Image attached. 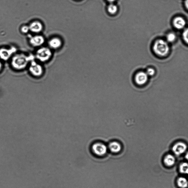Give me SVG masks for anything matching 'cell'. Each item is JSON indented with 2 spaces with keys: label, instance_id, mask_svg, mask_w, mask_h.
Instances as JSON below:
<instances>
[{
  "label": "cell",
  "instance_id": "ffe728a7",
  "mask_svg": "<svg viewBox=\"0 0 188 188\" xmlns=\"http://www.w3.org/2000/svg\"><path fill=\"white\" fill-rule=\"evenodd\" d=\"M183 36L185 42L188 43V28L185 30L183 32Z\"/></svg>",
  "mask_w": 188,
  "mask_h": 188
},
{
  "label": "cell",
  "instance_id": "7c38bea8",
  "mask_svg": "<svg viewBox=\"0 0 188 188\" xmlns=\"http://www.w3.org/2000/svg\"><path fill=\"white\" fill-rule=\"evenodd\" d=\"M108 148L111 152L113 153H117L121 151L122 146L118 142H113L109 144Z\"/></svg>",
  "mask_w": 188,
  "mask_h": 188
},
{
  "label": "cell",
  "instance_id": "cb8c5ba5",
  "mask_svg": "<svg viewBox=\"0 0 188 188\" xmlns=\"http://www.w3.org/2000/svg\"><path fill=\"white\" fill-rule=\"evenodd\" d=\"M116 0H107V1H108L109 2L111 3L113 2H114Z\"/></svg>",
  "mask_w": 188,
  "mask_h": 188
},
{
  "label": "cell",
  "instance_id": "9c48e42d",
  "mask_svg": "<svg viewBox=\"0 0 188 188\" xmlns=\"http://www.w3.org/2000/svg\"><path fill=\"white\" fill-rule=\"evenodd\" d=\"M148 80V75L146 73L140 72L136 74L135 78L136 84L139 85H143L145 84Z\"/></svg>",
  "mask_w": 188,
  "mask_h": 188
},
{
  "label": "cell",
  "instance_id": "5bb4252c",
  "mask_svg": "<svg viewBox=\"0 0 188 188\" xmlns=\"http://www.w3.org/2000/svg\"><path fill=\"white\" fill-rule=\"evenodd\" d=\"M173 24L177 29H181L185 27L186 22L183 18L177 17L173 21Z\"/></svg>",
  "mask_w": 188,
  "mask_h": 188
},
{
  "label": "cell",
  "instance_id": "7a4b0ae2",
  "mask_svg": "<svg viewBox=\"0 0 188 188\" xmlns=\"http://www.w3.org/2000/svg\"><path fill=\"white\" fill-rule=\"evenodd\" d=\"M52 55V51L49 47H42L37 50L35 56L39 61L44 63L49 61Z\"/></svg>",
  "mask_w": 188,
  "mask_h": 188
},
{
  "label": "cell",
  "instance_id": "7402d4cb",
  "mask_svg": "<svg viewBox=\"0 0 188 188\" xmlns=\"http://www.w3.org/2000/svg\"><path fill=\"white\" fill-rule=\"evenodd\" d=\"M185 5L187 9H188V0H186Z\"/></svg>",
  "mask_w": 188,
  "mask_h": 188
},
{
  "label": "cell",
  "instance_id": "d4e9b609",
  "mask_svg": "<svg viewBox=\"0 0 188 188\" xmlns=\"http://www.w3.org/2000/svg\"><path fill=\"white\" fill-rule=\"evenodd\" d=\"M2 68V64L1 62L0 61V71H1Z\"/></svg>",
  "mask_w": 188,
  "mask_h": 188
},
{
  "label": "cell",
  "instance_id": "3957f363",
  "mask_svg": "<svg viewBox=\"0 0 188 188\" xmlns=\"http://www.w3.org/2000/svg\"><path fill=\"white\" fill-rule=\"evenodd\" d=\"M153 49L157 54L161 56H164L168 53L169 47L168 43L165 41L160 40L155 43Z\"/></svg>",
  "mask_w": 188,
  "mask_h": 188
},
{
  "label": "cell",
  "instance_id": "4fadbf2b",
  "mask_svg": "<svg viewBox=\"0 0 188 188\" xmlns=\"http://www.w3.org/2000/svg\"><path fill=\"white\" fill-rule=\"evenodd\" d=\"M164 162L166 166L171 167L173 166L176 162V159L174 156L172 154H168L165 157Z\"/></svg>",
  "mask_w": 188,
  "mask_h": 188
},
{
  "label": "cell",
  "instance_id": "30bf717a",
  "mask_svg": "<svg viewBox=\"0 0 188 188\" xmlns=\"http://www.w3.org/2000/svg\"><path fill=\"white\" fill-rule=\"evenodd\" d=\"M29 27L30 31L34 34H38L42 32L43 30V25L38 21H35L30 24Z\"/></svg>",
  "mask_w": 188,
  "mask_h": 188
},
{
  "label": "cell",
  "instance_id": "9a60e30c",
  "mask_svg": "<svg viewBox=\"0 0 188 188\" xmlns=\"http://www.w3.org/2000/svg\"><path fill=\"white\" fill-rule=\"evenodd\" d=\"M177 185L181 188H186L188 187V181L184 177H179L177 180Z\"/></svg>",
  "mask_w": 188,
  "mask_h": 188
},
{
  "label": "cell",
  "instance_id": "277c9868",
  "mask_svg": "<svg viewBox=\"0 0 188 188\" xmlns=\"http://www.w3.org/2000/svg\"><path fill=\"white\" fill-rule=\"evenodd\" d=\"M29 70L32 75L36 77H39L42 75L43 72L42 66L33 60L30 63Z\"/></svg>",
  "mask_w": 188,
  "mask_h": 188
},
{
  "label": "cell",
  "instance_id": "2e32d148",
  "mask_svg": "<svg viewBox=\"0 0 188 188\" xmlns=\"http://www.w3.org/2000/svg\"><path fill=\"white\" fill-rule=\"evenodd\" d=\"M179 171L181 173L188 175V163H181L180 165Z\"/></svg>",
  "mask_w": 188,
  "mask_h": 188
},
{
  "label": "cell",
  "instance_id": "ba28073f",
  "mask_svg": "<svg viewBox=\"0 0 188 188\" xmlns=\"http://www.w3.org/2000/svg\"><path fill=\"white\" fill-rule=\"evenodd\" d=\"M29 42L31 45L34 47H40L45 42L44 37L41 35H36L30 37Z\"/></svg>",
  "mask_w": 188,
  "mask_h": 188
},
{
  "label": "cell",
  "instance_id": "52a82bcc",
  "mask_svg": "<svg viewBox=\"0 0 188 188\" xmlns=\"http://www.w3.org/2000/svg\"><path fill=\"white\" fill-rule=\"evenodd\" d=\"M187 149V144L183 142H179L173 146L172 150L175 155L180 156L184 154Z\"/></svg>",
  "mask_w": 188,
  "mask_h": 188
},
{
  "label": "cell",
  "instance_id": "603a6c76",
  "mask_svg": "<svg viewBox=\"0 0 188 188\" xmlns=\"http://www.w3.org/2000/svg\"><path fill=\"white\" fill-rule=\"evenodd\" d=\"M185 158L187 161H188V152H187L185 155Z\"/></svg>",
  "mask_w": 188,
  "mask_h": 188
},
{
  "label": "cell",
  "instance_id": "5b68a950",
  "mask_svg": "<svg viewBox=\"0 0 188 188\" xmlns=\"http://www.w3.org/2000/svg\"><path fill=\"white\" fill-rule=\"evenodd\" d=\"M17 49L12 46L9 48H2L0 49V58L4 61H7L16 54Z\"/></svg>",
  "mask_w": 188,
  "mask_h": 188
},
{
  "label": "cell",
  "instance_id": "8992f818",
  "mask_svg": "<svg viewBox=\"0 0 188 188\" xmlns=\"http://www.w3.org/2000/svg\"><path fill=\"white\" fill-rule=\"evenodd\" d=\"M92 148L93 153L96 155L100 157L105 155L108 149L106 146L101 142H97L94 144Z\"/></svg>",
  "mask_w": 188,
  "mask_h": 188
},
{
  "label": "cell",
  "instance_id": "8fae6325",
  "mask_svg": "<svg viewBox=\"0 0 188 188\" xmlns=\"http://www.w3.org/2000/svg\"><path fill=\"white\" fill-rule=\"evenodd\" d=\"M62 41L58 37H53L49 41L48 45L51 49H58L62 45Z\"/></svg>",
  "mask_w": 188,
  "mask_h": 188
},
{
  "label": "cell",
  "instance_id": "ac0fdd59",
  "mask_svg": "<svg viewBox=\"0 0 188 188\" xmlns=\"http://www.w3.org/2000/svg\"><path fill=\"white\" fill-rule=\"evenodd\" d=\"M176 38V36L174 33H169L167 36V41L169 42H172L174 41Z\"/></svg>",
  "mask_w": 188,
  "mask_h": 188
},
{
  "label": "cell",
  "instance_id": "e0dca14e",
  "mask_svg": "<svg viewBox=\"0 0 188 188\" xmlns=\"http://www.w3.org/2000/svg\"><path fill=\"white\" fill-rule=\"evenodd\" d=\"M118 11V7L116 6L111 4L108 6V11L111 14H114L117 13Z\"/></svg>",
  "mask_w": 188,
  "mask_h": 188
},
{
  "label": "cell",
  "instance_id": "6da1fadb",
  "mask_svg": "<svg viewBox=\"0 0 188 188\" xmlns=\"http://www.w3.org/2000/svg\"><path fill=\"white\" fill-rule=\"evenodd\" d=\"M34 59V57L32 55H27L23 53L15 54L12 57L11 65L14 69L22 70L25 69Z\"/></svg>",
  "mask_w": 188,
  "mask_h": 188
},
{
  "label": "cell",
  "instance_id": "d6986e66",
  "mask_svg": "<svg viewBox=\"0 0 188 188\" xmlns=\"http://www.w3.org/2000/svg\"><path fill=\"white\" fill-rule=\"evenodd\" d=\"M21 31L24 34H27L30 31L29 27L27 25L23 26L21 28Z\"/></svg>",
  "mask_w": 188,
  "mask_h": 188
},
{
  "label": "cell",
  "instance_id": "44dd1931",
  "mask_svg": "<svg viewBox=\"0 0 188 188\" xmlns=\"http://www.w3.org/2000/svg\"><path fill=\"white\" fill-rule=\"evenodd\" d=\"M146 73L148 76H152L155 74V71L153 69L150 68L147 70Z\"/></svg>",
  "mask_w": 188,
  "mask_h": 188
}]
</instances>
